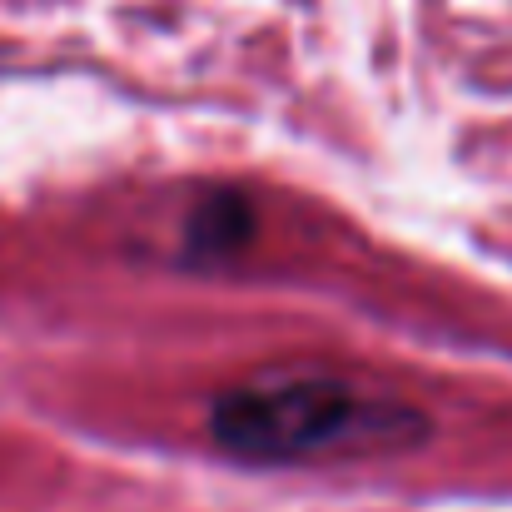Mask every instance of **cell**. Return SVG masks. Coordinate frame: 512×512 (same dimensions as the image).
Instances as JSON below:
<instances>
[{
	"instance_id": "obj_1",
	"label": "cell",
	"mask_w": 512,
	"mask_h": 512,
	"mask_svg": "<svg viewBox=\"0 0 512 512\" xmlns=\"http://www.w3.org/2000/svg\"><path fill=\"white\" fill-rule=\"evenodd\" d=\"M209 438L239 463L304 468L408 453L428 438V413L329 368H274L214 393Z\"/></svg>"
},
{
	"instance_id": "obj_2",
	"label": "cell",
	"mask_w": 512,
	"mask_h": 512,
	"mask_svg": "<svg viewBox=\"0 0 512 512\" xmlns=\"http://www.w3.org/2000/svg\"><path fill=\"white\" fill-rule=\"evenodd\" d=\"M254 234H259L254 199L244 189H214L184 219V254L199 264H224V259L244 254L254 244Z\"/></svg>"
}]
</instances>
